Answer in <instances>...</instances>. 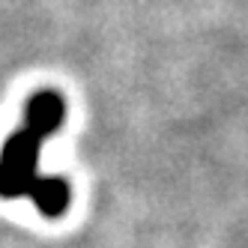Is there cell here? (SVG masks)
I'll list each match as a JSON object with an SVG mask.
<instances>
[{
	"label": "cell",
	"instance_id": "cell-1",
	"mask_svg": "<svg viewBox=\"0 0 248 248\" xmlns=\"http://www.w3.org/2000/svg\"><path fill=\"white\" fill-rule=\"evenodd\" d=\"M66 105L54 90H42L27 102L24 123L12 138H6L0 153V194L3 198H33L45 216H60L69 203V191L60 180L39 173V147L63 123Z\"/></svg>",
	"mask_w": 248,
	"mask_h": 248
}]
</instances>
